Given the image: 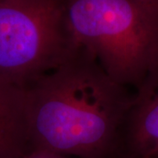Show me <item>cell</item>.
I'll return each instance as SVG.
<instances>
[{"label": "cell", "mask_w": 158, "mask_h": 158, "mask_svg": "<svg viewBox=\"0 0 158 158\" xmlns=\"http://www.w3.org/2000/svg\"><path fill=\"white\" fill-rule=\"evenodd\" d=\"M33 150L79 158H118L132 103L83 47L26 87Z\"/></svg>", "instance_id": "cell-1"}, {"label": "cell", "mask_w": 158, "mask_h": 158, "mask_svg": "<svg viewBox=\"0 0 158 158\" xmlns=\"http://www.w3.org/2000/svg\"><path fill=\"white\" fill-rule=\"evenodd\" d=\"M75 40L120 85L137 88L158 62V17L133 0H66Z\"/></svg>", "instance_id": "cell-2"}, {"label": "cell", "mask_w": 158, "mask_h": 158, "mask_svg": "<svg viewBox=\"0 0 158 158\" xmlns=\"http://www.w3.org/2000/svg\"><path fill=\"white\" fill-rule=\"evenodd\" d=\"M81 46L66 18V0H0V78L27 87Z\"/></svg>", "instance_id": "cell-3"}, {"label": "cell", "mask_w": 158, "mask_h": 158, "mask_svg": "<svg viewBox=\"0 0 158 158\" xmlns=\"http://www.w3.org/2000/svg\"><path fill=\"white\" fill-rule=\"evenodd\" d=\"M158 148V62L136 88L122 132L125 158H141Z\"/></svg>", "instance_id": "cell-4"}, {"label": "cell", "mask_w": 158, "mask_h": 158, "mask_svg": "<svg viewBox=\"0 0 158 158\" xmlns=\"http://www.w3.org/2000/svg\"><path fill=\"white\" fill-rule=\"evenodd\" d=\"M26 87L0 78V158L32 151Z\"/></svg>", "instance_id": "cell-5"}, {"label": "cell", "mask_w": 158, "mask_h": 158, "mask_svg": "<svg viewBox=\"0 0 158 158\" xmlns=\"http://www.w3.org/2000/svg\"><path fill=\"white\" fill-rule=\"evenodd\" d=\"M138 6L158 17V0H133Z\"/></svg>", "instance_id": "cell-6"}, {"label": "cell", "mask_w": 158, "mask_h": 158, "mask_svg": "<svg viewBox=\"0 0 158 158\" xmlns=\"http://www.w3.org/2000/svg\"><path fill=\"white\" fill-rule=\"evenodd\" d=\"M19 158H68L66 156H62L60 155L53 154L47 151H42V150H32L22 157Z\"/></svg>", "instance_id": "cell-7"}, {"label": "cell", "mask_w": 158, "mask_h": 158, "mask_svg": "<svg viewBox=\"0 0 158 158\" xmlns=\"http://www.w3.org/2000/svg\"><path fill=\"white\" fill-rule=\"evenodd\" d=\"M145 157L148 158H158V148H156L155 150H153L152 152L150 153L148 156H145Z\"/></svg>", "instance_id": "cell-8"}, {"label": "cell", "mask_w": 158, "mask_h": 158, "mask_svg": "<svg viewBox=\"0 0 158 158\" xmlns=\"http://www.w3.org/2000/svg\"><path fill=\"white\" fill-rule=\"evenodd\" d=\"M141 158H148V157H141Z\"/></svg>", "instance_id": "cell-9"}]
</instances>
